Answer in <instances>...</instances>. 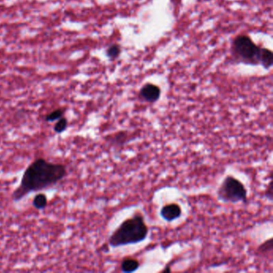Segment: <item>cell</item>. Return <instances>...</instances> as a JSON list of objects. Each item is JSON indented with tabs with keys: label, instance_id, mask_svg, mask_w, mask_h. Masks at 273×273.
Listing matches in <instances>:
<instances>
[{
	"label": "cell",
	"instance_id": "cell-1",
	"mask_svg": "<svg viewBox=\"0 0 273 273\" xmlns=\"http://www.w3.org/2000/svg\"><path fill=\"white\" fill-rule=\"evenodd\" d=\"M68 171L62 164L48 162L44 159H38L26 169L21 182L12 193L13 201H21L27 195L51 188L62 181Z\"/></svg>",
	"mask_w": 273,
	"mask_h": 273
},
{
	"label": "cell",
	"instance_id": "cell-2",
	"mask_svg": "<svg viewBox=\"0 0 273 273\" xmlns=\"http://www.w3.org/2000/svg\"><path fill=\"white\" fill-rule=\"evenodd\" d=\"M148 234V228L140 214L124 220L109 238L111 248L136 244L143 241Z\"/></svg>",
	"mask_w": 273,
	"mask_h": 273
},
{
	"label": "cell",
	"instance_id": "cell-3",
	"mask_svg": "<svg viewBox=\"0 0 273 273\" xmlns=\"http://www.w3.org/2000/svg\"><path fill=\"white\" fill-rule=\"evenodd\" d=\"M232 55L237 64L248 65H260L259 54L261 47L245 34H239L233 39L232 43Z\"/></svg>",
	"mask_w": 273,
	"mask_h": 273
},
{
	"label": "cell",
	"instance_id": "cell-4",
	"mask_svg": "<svg viewBox=\"0 0 273 273\" xmlns=\"http://www.w3.org/2000/svg\"><path fill=\"white\" fill-rule=\"evenodd\" d=\"M247 189L239 179L228 175L218 188L217 197L224 203L247 202Z\"/></svg>",
	"mask_w": 273,
	"mask_h": 273
},
{
	"label": "cell",
	"instance_id": "cell-5",
	"mask_svg": "<svg viewBox=\"0 0 273 273\" xmlns=\"http://www.w3.org/2000/svg\"><path fill=\"white\" fill-rule=\"evenodd\" d=\"M160 95H161V90L158 86L152 84V83H147L143 85L139 92V96L143 101L147 102H156L159 101Z\"/></svg>",
	"mask_w": 273,
	"mask_h": 273
},
{
	"label": "cell",
	"instance_id": "cell-6",
	"mask_svg": "<svg viewBox=\"0 0 273 273\" xmlns=\"http://www.w3.org/2000/svg\"><path fill=\"white\" fill-rule=\"evenodd\" d=\"M181 214V207L176 204L165 205L160 210V216L168 222H172L174 220L180 217Z\"/></svg>",
	"mask_w": 273,
	"mask_h": 273
},
{
	"label": "cell",
	"instance_id": "cell-7",
	"mask_svg": "<svg viewBox=\"0 0 273 273\" xmlns=\"http://www.w3.org/2000/svg\"><path fill=\"white\" fill-rule=\"evenodd\" d=\"M273 52L267 48L261 47V51L259 54V64L265 69H269L273 66Z\"/></svg>",
	"mask_w": 273,
	"mask_h": 273
},
{
	"label": "cell",
	"instance_id": "cell-8",
	"mask_svg": "<svg viewBox=\"0 0 273 273\" xmlns=\"http://www.w3.org/2000/svg\"><path fill=\"white\" fill-rule=\"evenodd\" d=\"M139 263L136 259H124L121 263V271L123 273H129L136 271L139 269Z\"/></svg>",
	"mask_w": 273,
	"mask_h": 273
},
{
	"label": "cell",
	"instance_id": "cell-9",
	"mask_svg": "<svg viewBox=\"0 0 273 273\" xmlns=\"http://www.w3.org/2000/svg\"><path fill=\"white\" fill-rule=\"evenodd\" d=\"M32 205L36 209L42 210L44 209L45 207H47V198L46 195L43 193H39L37 194L33 199Z\"/></svg>",
	"mask_w": 273,
	"mask_h": 273
},
{
	"label": "cell",
	"instance_id": "cell-10",
	"mask_svg": "<svg viewBox=\"0 0 273 273\" xmlns=\"http://www.w3.org/2000/svg\"><path fill=\"white\" fill-rule=\"evenodd\" d=\"M128 139L127 132H120V133L115 135L112 137V139H111V140L114 144L122 145V144H124L125 143H128V139Z\"/></svg>",
	"mask_w": 273,
	"mask_h": 273
},
{
	"label": "cell",
	"instance_id": "cell-11",
	"mask_svg": "<svg viewBox=\"0 0 273 273\" xmlns=\"http://www.w3.org/2000/svg\"><path fill=\"white\" fill-rule=\"evenodd\" d=\"M120 47L119 45L113 44L111 45L110 47L107 48L106 53H107V57L111 60H115L118 56H120Z\"/></svg>",
	"mask_w": 273,
	"mask_h": 273
},
{
	"label": "cell",
	"instance_id": "cell-12",
	"mask_svg": "<svg viewBox=\"0 0 273 273\" xmlns=\"http://www.w3.org/2000/svg\"><path fill=\"white\" fill-rule=\"evenodd\" d=\"M273 239H269L263 243L258 248V252L260 254H268L273 252Z\"/></svg>",
	"mask_w": 273,
	"mask_h": 273
},
{
	"label": "cell",
	"instance_id": "cell-13",
	"mask_svg": "<svg viewBox=\"0 0 273 273\" xmlns=\"http://www.w3.org/2000/svg\"><path fill=\"white\" fill-rule=\"evenodd\" d=\"M64 111L63 109H56L55 111H52L51 113L45 118V120L47 122H52L55 120H60V118L63 117L64 115Z\"/></svg>",
	"mask_w": 273,
	"mask_h": 273
},
{
	"label": "cell",
	"instance_id": "cell-14",
	"mask_svg": "<svg viewBox=\"0 0 273 273\" xmlns=\"http://www.w3.org/2000/svg\"><path fill=\"white\" fill-rule=\"evenodd\" d=\"M67 128H68V120L66 118L61 117L54 127V131L57 133H62L66 130Z\"/></svg>",
	"mask_w": 273,
	"mask_h": 273
},
{
	"label": "cell",
	"instance_id": "cell-15",
	"mask_svg": "<svg viewBox=\"0 0 273 273\" xmlns=\"http://www.w3.org/2000/svg\"><path fill=\"white\" fill-rule=\"evenodd\" d=\"M265 197L269 199V201H273V179H271L269 184H268L267 189H266V193H265Z\"/></svg>",
	"mask_w": 273,
	"mask_h": 273
},
{
	"label": "cell",
	"instance_id": "cell-16",
	"mask_svg": "<svg viewBox=\"0 0 273 273\" xmlns=\"http://www.w3.org/2000/svg\"><path fill=\"white\" fill-rule=\"evenodd\" d=\"M163 272H164V273H167V272H171V269H169V268H167V269H164V270H163Z\"/></svg>",
	"mask_w": 273,
	"mask_h": 273
}]
</instances>
